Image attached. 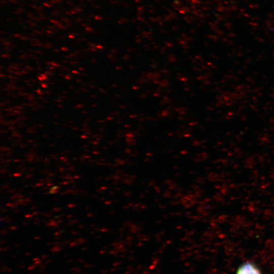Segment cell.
<instances>
[{"label": "cell", "instance_id": "obj_8", "mask_svg": "<svg viewBox=\"0 0 274 274\" xmlns=\"http://www.w3.org/2000/svg\"><path fill=\"white\" fill-rule=\"evenodd\" d=\"M43 5L47 8H51L52 6V4L49 2H44L43 3Z\"/></svg>", "mask_w": 274, "mask_h": 274}, {"label": "cell", "instance_id": "obj_16", "mask_svg": "<svg viewBox=\"0 0 274 274\" xmlns=\"http://www.w3.org/2000/svg\"><path fill=\"white\" fill-rule=\"evenodd\" d=\"M9 2L13 4H16L18 3L17 0H9Z\"/></svg>", "mask_w": 274, "mask_h": 274}, {"label": "cell", "instance_id": "obj_21", "mask_svg": "<svg viewBox=\"0 0 274 274\" xmlns=\"http://www.w3.org/2000/svg\"><path fill=\"white\" fill-rule=\"evenodd\" d=\"M82 26L83 27H86L89 26V24L83 23V24H82Z\"/></svg>", "mask_w": 274, "mask_h": 274}, {"label": "cell", "instance_id": "obj_24", "mask_svg": "<svg viewBox=\"0 0 274 274\" xmlns=\"http://www.w3.org/2000/svg\"><path fill=\"white\" fill-rule=\"evenodd\" d=\"M14 36H15V37H20H20H21V35H20V34H19V33L15 34Z\"/></svg>", "mask_w": 274, "mask_h": 274}, {"label": "cell", "instance_id": "obj_19", "mask_svg": "<svg viewBox=\"0 0 274 274\" xmlns=\"http://www.w3.org/2000/svg\"><path fill=\"white\" fill-rule=\"evenodd\" d=\"M42 19L40 18V17H35V21H40Z\"/></svg>", "mask_w": 274, "mask_h": 274}, {"label": "cell", "instance_id": "obj_23", "mask_svg": "<svg viewBox=\"0 0 274 274\" xmlns=\"http://www.w3.org/2000/svg\"><path fill=\"white\" fill-rule=\"evenodd\" d=\"M64 39H65V37L63 36H59V39L61 40H63Z\"/></svg>", "mask_w": 274, "mask_h": 274}, {"label": "cell", "instance_id": "obj_5", "mask_svg": "<svg viewBox=\"0 0 274 274\" xmlns=\"http://www.w3.org/2000/svg\"><path fill=\"white\" fill-rule=\"evenodd\" d=\"M63 0H51L50 1V3H51L52 5L53 4H58L62 3Z\"/></svg>", "mask_w": 274, "mask_h": 274}, {"label": "cell", "instance_id": "obj_2", "mask_svg": "<svg viewBox=\"0 0 274 274\" xmlns=\"http://www.w3.org/2000/svg\"><path fill=\"white\" fill-rule=\"evenodd\" d=\"M58 188H59V187L58 186L53 187L51 189V190H50L49 193H53V194L55 193L58 191Z\"/></svg>", "mask_w": 274, "mask_h": 274}, {"label": "cell", "instance_id": "obj_10", "mask_svg": "<svg viewBox=\"0 0 274 274\" xmlns=\"http://www.w3.org/2000/svg\"><path fill=\"white\" fill-rule=\"evenodd\" d=\"M29 26L32 28L37 26V24L31 21L29 24Z\"/></svg>", "mask_w": 274, "mask_h": 274}, {"label": "cell", "instance_id": "obj_14", "mask_svg": "<svg viewBox=\"0 0 274 274\" xmlns=\"http://www.w3.org/2000/svg\"><path fill=\"white\" fill-rule=\"evenodd\" d=\"M66 3L69 5H74V2L72 1H71V0H69V1H67Z\"/></svg>", "mask_w": 274, "mask_h": 274}, {"label": "cell", "instance_id": "obj_18", "mask_svg": "<svg viewBox=\"0 0 274 274\" xmlns=\"http://www.w3.org/2000/svg\"><path fill=\"white\" fill-rule=\"evenodd\" d=\"M1 3L2 5H5L7 4V1L6 0H2Z\"/></svg>", "mask_w": 274, "mask_h": 274}, {"label": "cell", "instance_id": "obj_29", "mask_svg": "<svg viewBox=\"0 0 274 274\" xmlns=\"http://www.w3.org/2000/svg\"><path fill=\"white\" fill-rule=\"evenodd\" d=\"M7 21H8V22H12L13 21V20L9 18L8 19H7Z\"/></svg>", "mask_w": 274, "mask_h": 274}, {"label": "cell", "instance_id": "obj_9", "mask_svg": "<svg viewBox=\"0 0 274 274\" xmlns=\"http://www.w3.org/2000/svg\"><path fill=\"white\" fill-rule=\"evenodd\" d=\"M83 18L79 17H78L76 19V22L77 23H80L81 22H82L83 21Z\"/></svg>", "mask_w": 274, "mask_h": 274}, {"label": "cell", "instance_id": "obj_6", "mask_svg": "<svg viewBox=\"0 0 274 274\" xmlns=\"http://www.w3.org/2000/svg\"><path fill=\"white\" fill-rule=\"evenodd\" d=\"M50 22H51L52 23L55 24V26H57V25H58V24H59L60 23H61V22H60L59 21L56 20H54V19H52V20H50Z\"/></svg>", "mask_w": 274, "mask_h": 274}, {"label": "cell", "instance_id": "obj_17", "mask_svg": "<svg viewBox=\"0 0 274 274\" xmlns=\"http://www.w3.org/2000/svg\"><path fill=\"white\" fill-rule=\"evenodd\" d=\"M20 39L22 40H27L28 39V38L26 36H21Z\"/></svg>", "mask_w": 274, "mask_h": 274}, {"label": "cell", "instance_id": "obj_26", "mask_svg": "<svg viewBox=\"0 0 274 274\" xmlns=\"http://www.w3.org/2000/svg\"><path fill=\"white\" fill-rule=\"evenodd\" d=\"M78 1L80 4H84L85 3V1L84 0H79Z\"/></svg>", "mask_w": 274, "mask_h": 274}, {"label": "cell", "instance_id": "obj_25", "mask_svg": "<svg viewBox=\"0 0 274 274\" xmlns=\"http://www.w3.org/2000/svg\"><path fill=\"white\" fill-rule=\"evenodd\" d=\"M40 30H41L42 33H44V32H46L45 31V28H42Z\"/></svg>", "mask_w": 274, "mask_h": 274}, {"label": "cell", "instance_id": "obj_7", "mask_svg": "<svg viewBox=\"0 0 274 274\" xmlns=\"http://www.w3.org/2000/svg\"><path fill=\"white\" fill-rule=\"evenodd\" d=\"M93 32V28L90 27H85V32Z\"/></svg>", "mask_w": 274, "mask_h": 274}, {"label": "cell", "instance_id": "obj_28", "mask_svg": "<svg viewBox=\"0 0 274 274\" xmlns=\"http://www.w3.org/2000/svg\"><path fill=\"white\" fill-rule=\"evenodd\" d=\"M68 37L70 38H74V35H70L68 36Z\"/></svg>", "mask_w": 274, "mask_h": 274}, {"label": "cell", "instance_id": "obj_3", "mask_svg": "<svg viewBox=\"0 0 274 274\" xmlns=\"http://www.w3.org/2000/svg\"><path fill=\"white\" fill-rule=\"evenodd\" d=\"M59 14H60L59 11L54 10V11H52L51 15L52 16H56L58 15Z\"/></svg>", "mask_w": 274, "mask_h": 274}, {"label": "cell", "instance_id": "obj_11", "mask_svg": "<svg viewBox=\"0 0 274 274\" xmlns=\"http://www.w3.org/2000/svg\"><path fill=\"white\" fill-rule=\"evenodd\" d=\"M65 26L67 28H71L73 26V24L71 22H70L66 23Z\"/></svg>", "mask_w": 274, "mask_h": 274}, {"label": "cell", "instance_id": "obj_13", "mask_svg": "<svg viewBox=\"0 0 274 274\" xmlns=\"http://www.w3.org/2000/svg\"><path fill=\"white\" fill-rule=\"evenodd\" d=\"M65 14H66V15H68V16H71V15H72L73 14L72 13L71 10L66 11Z\"/></svg>", "mask_w": 274, "mask_h": 274}, {"label": "cell", "instance_id": "obj_1", "mask_svg": "<svg viewBox=\"0 0 274 274\" xmlns=\"http://www.w3.org/2000/svg\"><path fill=\"white\" fill-rule=\"evenodd\" d=\"M236 274H262L258 267L251 262L242 264L237 268Z\"/></svg>", "mask_w": 274, "mask_h": 274}, {"label": "cell", "instance_id": "obj_12", "mask_svg": "<svg viewBox=\"0 0 274 274\" xmlns=\"http://www.w3.org/2000/svg\"><path fill=\"white\" fill-rule=\"evenodd\" d=\"M33 32H35L36 34H39V35H40V34H42V33L41 32V30H38L37 29H34L33 31Z\"/></svg>", "mask_w": 274, "mask_h": 274}, {"label": "cell", "instance_id": "obj_30", "mask_svg": "<svg viewBox=\"0 0 274 274\" xmlns=\"http://www.w3.org/2000/svg\"><path fill=\"white\" fill-rule=\"evenodd\" d=\"M93 17V15L92 14H91L89 15L90 18H92Z\"/></svg>", "mask_w": 274, "mask_h": 274}, {"label": "cell", "instance_id": "obj_27", "mask_svg": "<svg viewBox=\"0 0 274 274\" xmlns=\"http://www.w3.org/2000/svg\"><path fill=\"white\" fill-rule=\"evenodd\" d=\"M19 5V6H20L21 7H25V5H23V4H20Z\"/></svg>", "mask_w": 274, "mask_h": 274}, {"label": "cell", "instance_id": "obj_20", "mask_svg": "<svg viewBox=\"0 0 274 274\" xmlns=\"http://www.w3.org/2000/svg\"><path fill=\"white\" fill-rule=\"evenodd\" d=\"M37 9L40 10H44V8L43 7L41 6H38Z\"/></svg>", "mask_w": 274, "mask_h": 274}, {"label": "cell", "instance_id": "obj_4", "mask_svg": "<svg viewBox=\"0 0 274 274\" xmlns=\"http://www.w3.org/2000/svg\"><path fill=\"white\" fill-rule=\"evenodd\" d=\"M60 19L62 21H64V22H65L66 23L71 22V20L70 19H68V18H67L66 17H64V16H61L60 17Z\"/></svg>", "mask_w": 274, "mask_h": 274}, {"label": "cell", "instance_id": "obj_22", "mask_svg": "<svg viewBox=\"0 0 274 274\" xmlns=\"http://www.w3.org/2000/svg\"><path fill=\"white\" fill-rule=\"evenodd\" d=\"M30 6L32 8H34V9H37V7H38V6L37 5H30Z\"/></svg>", "mask_w": 274, "mask_h": 274}, {"label": "cell", "instance_id": "obj_15", "mask_svg": "<svg viewBox=\"0 0 274 274\" xmlns=\"http://www.w3.org/2000/svg\"><path fill=\"white\" fill-rule=\"evenodd\" d=\"M54 31L51 30H47L46 31V33L52 35L54 33Z\"/></svg>", "mask_w": 274, "mask_h": 274}]
</instances>
